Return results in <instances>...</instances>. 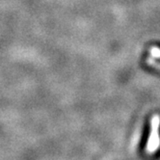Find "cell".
<instances>
[{"instance_id":"obj_1","label":"cell","mask_w":160,"mask_h":160,"mask_svg":"<svg viewBox=\"0 0 160 160\" xmlns=\"http://www.w3.org/2000/svg\"><path fill=\"white\" fill-rule=\"evenodd\" d=\"M159 127H160V117L156 115L153 117L152 121V131L147 146V150L150 152H155L159 147L160 144V138H159L160 136L158 133Z\"/></svg>"},{"instance_id":"obj_2","label":"cell","mask_w":160,"mask_h":160,"mask_svg":"<svg viewBox=\"0 0 160 160\" xmlns=\"http://www.w3.org/2000/svg\"><path fill=\"white\" fill-rule=\"evenodd\" d=\"M148 62L151 65L156 66L158 68H160V48L153 47L150 50V58H148Z\"/></svg>"}]
</instances>
